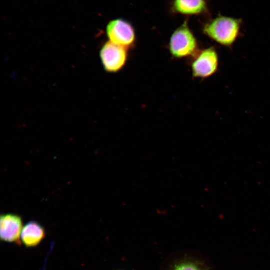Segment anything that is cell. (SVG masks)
Wrapping results in <instances>:
<instances>
[{"label":"cell","mask_w":270,"mask_h":270,"mask_svg":"<svg viewBox=\"0 0 270 270\" xmlns=\"http://www.w3.org/2000/svg\"><path fill=\"white\" fill-rule=\"evenodd\" d=\"M242 20L219 14L203 26L204 34L218 44L232 47L240 37Z\"/></svg>","instance_id":"obj_1"},{"label":"cell","mask_w":270,"mask_h":270,"mask_svg":"<svg viewBox=\"0 0 270 270\" xmlns=\"http://www.w3.org/2000/svg\"><path fill=\"white\" fill-rule=\"evenodd\" d=\"M168 48L172 56L176 58L194 56L199 51L197 40L187 20L172 33Z\"/></svg>","instance_id":"obj_2"},{"label":"cell","mask_w":270,"mask_h":270,"mask_svg":"<svg viewBox=\"0 0 270 270\" xmlns=\"http://www.w3.org/2000/svg\"><path fill=\"white\" fill-rule=\"evenodd\" d=\"M219 56L214 48L199 50L194 56L191 65L194 78L205 79L211 77L218 70Z\"/></svg>","instance_id":"obj_3"},{"label":"cell","mask_w":270,"mask_h":270,"mask_svg":"<svg viewBox=\"0 0 270 270\" xmlns=\"http://www.w3.org/2000/svg\"><path fill=\"white\" fill-rule=\"evenodd\" d=\"M160 270H210L204 262L188 250L171 254L164 261Z\"/></svg>","instance_id":"obj_4"},{"label":"cell","mask_w":270,"mask_h":270,"mask_svg":"<svg viewBox=\"0 0 270 270\" xmlns=\"http://www.w3.org/2000/svg\"><path fill=\"white\" fill-rule=\"evenodd\" d=\"M128 50L110 41L106 42L100 54L104 70L109 73H116L122 70L128 61Z\"/></svg>","instance_id":"obj_5"},{"label":"cell","mask_w":270,"mask_h":270,"mask_svg":"<svg viewBox=\"0 0 270 270\" xmlns=\"http://www.w3.org/2000/svg\"><path fill=\"white\" fill-rule=\"evenodd\" d=\"M109 41L118 46L129 48L133 46L136 40L135 30L128 21L117 18L110 21L106 28Z\"/></svg>","instance_id":"obj_6"},{"label":"cell","mask_w":270,"mask_h":270,"mask_svg":"<svg viewBox=\"0 0 270 270\" xmlns=\"http://www.w3.org/2000/svg\"><path fill=\"white\" fill-rule=\"evenodd\" d=\"M22 218L12 214H3L0 218V238L2 241L21 245L23 229Z\"/></svg>","instance_id":"obj_7"},{"label":"cell","mask_w":270,"mask_h":270,"mask_svg":"<svg viewBox=\"0 0 270 270\" xmlns=\"http://www.w3.org/2000/svg\"><path fill=\"white\" fill-rule=\"evenodd\" d=\"M172 10L184 16L204 15L208 12V0H173Z\"/></svg>","instance_id":"obj_8"},{"label":"cell","mask_w":270,"mask_h":270,"mask_svg":"<svg viewBox=\"0 0 270 270\" xmlns=\"http://www.w3.org/2000/svg\"><path fill=\"white\" fill-rule=\"evenodd\" d=\"M46 236L44 227L36 221H30L23 228L21 242L26 248H34L38 246Z\"/></svg>","instance_id":"obj_9"}]
</instances>
